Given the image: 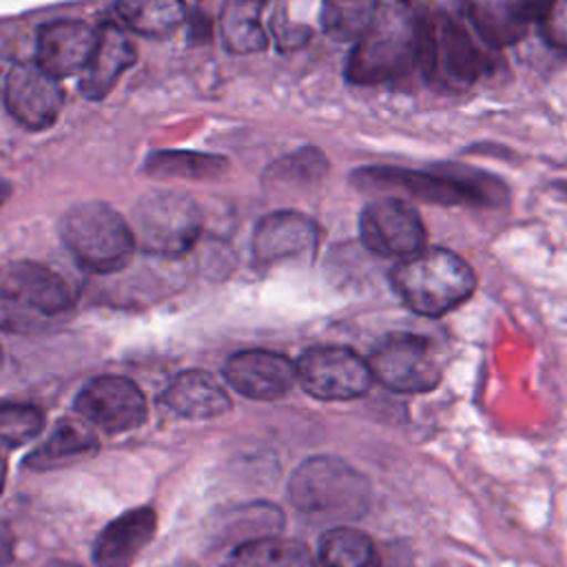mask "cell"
Here are the masks:
<instances>
[{"label": "cell", "instance_id": "30", "mask_svg": "<svg viewBox=\"0 0 567 567\" xmlns=\"http://www.w3.org/2000/svg\"><path fill=\"white\" fill-rule=\"evenodd\" d=\"M536 22L543 40L567 53V0H545L536 9Z\"/></svg>", "mask_w": 567, "mask_h": 567}, {"label": "cell", "instance_id": "35", "mask_svg": "<svg viewBox=\"0 0 567 567\" xmlns=\"http://www.w3.org/2000/svg\"><path fill=\"white\" fill-rule=\"evenodd\" d=\"M166 567H193V565H188V563H177V565H166Z\"/></svg>", "mask_w": 567, "mask_h": 567}, {"label": "cell", "instance_id": "33", "mask_svg": "<svg viewBox=\"0 0 567 567\" xmlns=\"http://www.w3.org/2000/svg\"><path fill=\"white\" fill-rule=\"evenodd\" d=\"M44 567H82V565L71 563V560H62V558H53V560H49Z\"/></svg>", "mask_w": 567, "mask_h": 567}, {"label": "cell", "instance_id": "4", "mask_svg": "<svg viewBox=\"0 0 567 567\" xmlns=\"http://www.w3.org/2000/svg\"><path fill=\"white\" fill-rule=\"evenodd\" d=\"M390 281L399 299L423 317L447 315L467 301L476 288L472 266L447 248H423L399 259Z\"/></svg>", "mask_w": 567, "mask_h": 567}, {"label": "cell", "instance_id": "34", "mask_svg": "<svg viewBox=\"0 0 567 567\" xmlns=\"http://www.w3.org/2000/svg\"><path fill=\"white\" fill-rule=\"evenodd\" d=\"M4 478H7V461H4V456L0 452V492L4 487Z\"/></svg>", "mask_w": 567, "mask_h": 567}, {"label": "cell", "instance_id": "10", "mask_svg": "<svg viewBox=\"0 0 567 567\" xmlns=\"http://www.w3.org/2000/svg\"><path fill=\"white\" fill-rule=\"evenodd\" d=\"M374 377L357 352L341 346H317L297 361V383L321 401H346L370 390Z\"/></svg>", "mask_w": 567, "mask_h": 567}, {"label": "cell", "instance_id": "29", "mask_svg": "<svg viewBox=\"0 0 567 567\" xmlns=\"http://www.w3.org/2000/svg\"><path fill=\"white\" fill-rule=\"evenodd\" d=\"M42 430V412L27 403H0V443L18 447Z\"/></svg>", "mask_w": 567, "mask_h": 567}, {"label": "cell", "instance_id": "16", "mask_svg": "<svg viewBox=\"0 0 567 567\" xmlns=\"http://www.w3.org/2000/svg\"><path fill=\"white\" fill-rule=\"evenodd\" d=\"M95 47V29L80 20H51L38 29L35 62L55 80L82 71Z\"/></svg>", "mask_w": 567, "mask_h": 567}, {"label": "cell", "instance_id": "9", "mask_svg": "<svg viewBox=\"0 0 567 567\" xmlns=\"http://www.w3.org/2000/svg\"><path fill=\"white\" fill-rule=\"evenodd\" d=\"M374 381L392 392H427L441 381L439 359L425 337L396 332L385 337L370 354Z\"/></svg>", "mask_w": 567, "mask_h": 567}, {"label": "cell", "instance_id": "14", "mask_svg": "<svg viewBox=\"0 0 567 567\" xmlns=\"http://www.w3.org/2000/svg\"><path fill=\"white\" fill-rule=\"evenodd\" d=\"M317 244V224L297 210H277L261 217L252 235L255 259L268 266L308 259L315 255Z\"/></svg>", "mask_w": 567, "mask_h": 567}, {"label": "cell", "instance_id": "15", "mask_svg": "<svg viewBox=\"0 0 567 567\" xmlns=\"http://www.w3.org/2000/svg\"><path fill=\"white\" fill-rule=\"evenodd\" d=\"M224 374L239 394L272 401L288 394L297 383V363L270 350H244L226 361Z\"/></svg>", "mask_w": 567, "mask_h": 567}, {"label": "cell", "instance_id": "22", "mask_svg": "<svg viewBox=\"0 0 567 567\" xmlns=\"http://www.w3.org/2000/svg\"><path fill=\"white\" fill-rule=\"evenodd\" d=\"M228 168V159L217 153L162 148L146 155L142 171L155 179H215Z\"/></svg>", "mask_w": 567, "mask_h": 567}, {"label": "cell", "instance_id": "21", "mask_svg": "<svg viewBox=\"0 0 567 567\" xmlns=\"http://www.w3.org/2000/svg\"><path fill=\"white\" fill-rule=\"evenodd\" d=\"M97 447V436L89 425L80 421H62L55 425L51 436L27 456L24 465L38 472L55 470L95 454Z\"/></svg>", "mask_w": 567, "mask_h": 567}, {"label": "cell", "instance_id": "1", "mask_svg": "<svg viewBox=\"0 0 567 567\" xmlns=\"http://www.w3.org/2000/svg\"><path fill=\"white\" fill-rule=\"evenodd\" d=\"M419 62V18L410 2L379 0L365 33L354 42L346 60L350 84H381L405 75Z\"/></svg>", "mask_w": 567, "mask_h": 567}, {"label": "cell", "instance_id": "20", "mask_svg": "<svg viewBox=\"0 0 567 567\" xmlns=\"http://www.w3.org/2000/svg\"><path fill=\"white\" fill-rule=\"evenodd\" d=\"M470 22L492 47H509L525 35L532 0H463Z\"/></svg>", "mask_w": 567, "mask_h": 567}, {"label": "cell", "instance_id": "31", "mask_svg": "<svg viewBox=\"0 0 567 567\" xmlns=\"http://www.w3.org/2000/svg\"><path fill=\"white\" fill-rule=\"evenodd\" d=\"M11 66H13V64L9 62V47H7V42L0 38V86H4V78H7V73H9Z\"/></svg>", "mask_w": 567, "mask_h": 567}, {"label": "cell", "instance_id": "8", "mask_svg": "<svg viewBox=\"0 0 567 567\" xmlns=\"http://www.w3.org/2000/svg\"><path fill=\"white\" fill-rule=\"evenodd\" d=\"M419 62L427 78L441 75L456 86H470L481 75V53L474 40L447 13L419 18Z\"/></svg>", "mask_w": 567, "mask_h": 567}, {"label": "cell", "instance_id": "19", "mask_svg": "<svg viewBox=\"0 0 567 567\" xmlns=\"http://www.w3.org/2000/svg\"><path fill=\"white\" fill-rule=\"evenodd\" d=\"M162 403L184 419H213L230 410V399L217 379L204 370H186L177 374Z\"/></svg>", "mask_w": 567, "mask_h": 567}, {"label": "cell", "instance_id": "27", "mask_svg": "<svg viewBox=\"0 0 567 567\" xmlns=\"http://www.w3.org/2000/svg\"><path fill=\"white\" fill-rule=\"evenodd\" d=\"M317 567H381V560L368 534L339 525L321 536Z\"/></svg>", "mask_w": 567, "mask_h": 567}, {"label": "cell", "instance_id": "5", "mask_svg": "<svg viewBox=\"0 0 567 567\" xmlns=\"http://www.w3.org/2000/svg\"><path fill=\"white\" fill-rule=\"evenodd\" d=\"M288 496L312 520L346 523L368 512L370 483L337 456H312L292 472Z\"/></svg>", "mask_w": 567, "mask_h": 567}, {"label": "cell", "instance_id": "11", "mask_svg": "<svg viewBox=\"0 0 567 567\" xmlns=\"http://www.w3.org/2000/svg\"><path fill=\"white\" fill-rule=\"evenodd\" d=\"M359 235L368 250L394 259L423 250L427 239L419 210L399 197L370 202L359 215Z\"/></svg>", "mask_w": 567, "mask_h": 567}, {"label": "cell", "instance_id": "7", "mask_svg": "<svg viewBox=\"0 0 567 567\" xmlns=\"http://www.w3.org/2000/svg\"><path fill=\"white\" fill-rule=\"evenodd\" d=\"M131 228L142 250L177 257L193 248L202 233V213L193 197L177 190L142 195L131 213Z\"/></svg>", "mask_w": 567, "mask_h": 567}, {"label": "cell", "instance_id": "17", "mask_svg": "<svg viewBox=\"0 0 567 567\" xmlns=\"http://www.w3.org/2000/svg\"><path fill=\"white\" fill-rule=\"evenodd\" d=\"M137 60L135 44L126 35V31L115 22H102L95 29V47L80 78V93L86 100H104L124 71L133 66Z\"/></svg>", "mask_w": 567, "mask_h": 567}, {"label": "cell", "instance_id": "32", "mask_svg": "<svg viewBox=\"0 0 567 567\" xmlns=\"http://www.w3.org/2000/svg\"><path fill=\"white\" fill-rule=\"evenodd\" d=\"M9 195H11V184L0 177V206L9 199Z\"/></svg>", "mask_w": 567, "mask_h": 567}, {"label": "cell", "instance_id": "18", "mask_svg": "<svg viewBox=\"0 0 567 567\" xmlns=\"http://www.w3.org/2000/svg\"><path fill=\"white\" fill-rule=\"evenodd\" d=\"M157 514L153 507L128 509L113 518L97 536L93 547L95 567H131L140 551L153 540Z\"/></svg>", "mask_w": 567, "mask_h": 567}, {"label": "cell", "instance_id": "13", "mask_svg": "<svg viewBox=\"0 0 567 567\" xmlns=\"http://www.w3.org/2000/svg\"><path fill=\"white\" fill-rule=\"evenodd\" d=\"M75 410L89 425L117 434L144 423L146 399L142 390L124 377H97L80 390Z\"/></svg>", "mask_w": 567, "mask_h": 567}, {"label": "cell", "instance_id": "25", "mask_svg": "<svg viewBox=\"0 0 567 567\" xmlns=\"http://www.w3.org/2000/svg\"><path fill=\"white\" fill-rule=\"evenodd\" d=\"M266 0H228L221 20L219 31L226 49L230 53H257L268 47V35L259 22L261 9Z\"/></svg>", "mask_w": 567, "mask_h": 567}, {"label": "cell", "instance_id": "3", "mask_svg": "<svg viewBox=\"0 0 567 567\" xmlns=\"http://www.w3.org/2000/svg\"><path fill=\"white\" fill-rule=\"evenodd\" d=\"M69 284L35 261L0 266V328L9 332H42L73 312Z\"/></svg>", "mask_w": 567, "mask_h": 567}, {"label": "cell", "instance_id": "23", "mask_svg": "<svg viewBox=\"0 0 567 567\" xmlns=\"http://www.w3.org/2000/svg\"><path fill=\"white\" fill-rule=\"evenodd\" d=\"M224 567H317V558L299 540L259 536L239 543Z\"/></svg>", "mask_w": 567, "mask_h": 567}, {"label": "cell", "instance_id": "12", "mask_svg": "<svg viewBox=\"0 0 567 567\" xmlns=\"http://www.w3.org/2000/svg\"><path fill=\"white\" fill-rule=\"evenodd\" d=\"M2 91L9 115L29 131H44L60 117L62 89L35 60L16 62L4 78Z\"/></svg>", "mask_w": 567, "mask_h": 567}, {"label": "cell", "instance_id": "6", "mask_svg": "<svg viewBox=\"0 0 567 567\" xmlns=\"http://www.w3.org/2000/svg\"><path fill=\"white\" fill-rule=\"evenodd\" d=\"M60 237L66 250L93 272L124 268L137 246L131 224L106 202L73 204L60 219Z\"/></svg>", "mask_w": 567, "mask_h": 567}, {"label": "cell", "instance_id": "2", "mask_svg": "<svg viewBox=\"0 0 567 567\" xmlns=\"http://www.w3.org/2000/svg\"><path fill=\"white\" fill-rule=\"evenodd\" d=\"M359 190H396L410 197L454 206V204H498L507 197L505 186L478 171L458 164L414 171L401 166H363L350 175Z\"/></svg>", "mask_w": 567, "mask_h": 567}, {"label": "cell", "instance_id": "24", "mask_svg": "<svg viewBox=\"0 0 567 567\" xmlns=\"http://www.w3.org/2000/svg\"><path fill=\"white\" fill-rule=\"evenodd\" d=\"M328 173V157L317 146H301L288 155L275 159L261 177V184L270 193L310 188L319 184Z\"/></svg>", "mask_w": 567, "mask_h": 567}, {"label": "cell", "instance_id": "36", "mask_svg": "<svg viewBox=\"0 0 567 567\" xmlns=\"http://www.w3.org/2000/svg\"><path fill=\"white\" fill-rule=\"evenodd\" d=\"M0 361H2V352H0Z\"/></svg>", "mask_w": 567, "mask_h": 567}, {"label": "cell", "instance_id": "26", "mask_svg": "<svg viewBox=\"0 0 567 567\" xmlns=\"http://www.w3.org/2000/svg\"><path fill=\"white\" fill-rule=\"evenodd\" d=\"M115 11L126 29L144 38H166L186 20L182 0H117Z\"/></svg>", "mask_w": 567, "mask_h": 567}, {"label": "cell", "instance_id": "28", "mask_svg": "<svg viewBox=\"0 0 567 567\" xmlns=\"http://www.w3.org/2000/svg\"><path fill=\"white\" fill-rule=\"evenodd\" d=\"M379 0H323L321 27L337 40H359L377 13Z\"/></svg>", "mask_w": 567, "mask_h": 567}]
</instances>
